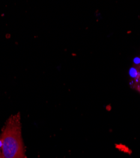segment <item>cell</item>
<instances>
[{"label":"cell","mask_w":140,"mask_h":158,"mask_svg":"<svg viewBox=\"0 0 140 158\" xmlns=\"http://www.w3.org/2000/svg\"><path fill=\"white\" fill-rule=\"evenodd\" d=\"M130 75H131L132 77H136V76L137 75V72H136V70L135 69H132L131 70V71H130Z\"/></svg>","instance_id":"2"},{"label":"cell","mask_w":140,"mask_h":158,"mask_svg":"<svg viewBox=\"0 0 140 158\" xmlns=\"http://www.w3.org/2000/svg\"><path fill=\"white\" fill-rule=\"evenodd\" d=\"M0 158H3L2 157V152L0 151Z\"/></svg>","instance_id":"4"},{"label":"cell","mask_w":140,"mask_h":158,"mask_svg":"<svg viewBox=\"0 0 140 158\" xmlns=\"http://www.w3.org/2000/svg\"><path fill=\"white\" fill-rule=\"evenodd\" d=\"M3 158H27L22 137L20 114L11 115L0 137Z\"/></svg>","instance_id":"1"},{"label":"cell","mask_w":140,"mask_h":158,"mask_svg":"<svg viewBox=\"0 0 140 158\" xmlns=\"http://www.w3.org/2000/svg\"><path fill=\"white\" fill-rule=\"evenodd\" d=\"M134 62H135V63H136V64H138V63H140V59L139 58H136L135 59H134Z\"/></svg>","instance_id":"3"}]
</instances>
